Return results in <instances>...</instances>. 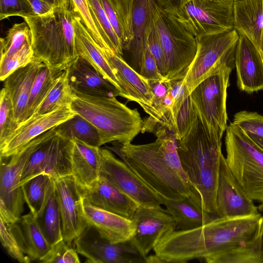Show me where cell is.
Masks as SVG:
<instances>
[{"label": "cell", "mask_w": 263, "mask_h": 263, "mask_svg": "<svg viewBox=\"0 0 263 263\" xmlns=\"http://www.w3.org/2000/svg\"><path fill=\"white\" fill-rule=\"evenodd\" d=\"M226 160L249 197L263 211V151L242 129L231 123L226 129Z\"/></svg>", "instance_id": "8992f818"}, {"label": "cell", "mask_w": 263, "mask_h": 263, "mask_svg": "<svg viewBox=\"0 0 263 263\" xmlns=\"http://www.w3.org/2000/svg\"><path fill=\"white\" fill-rule=\"evenodd\" d=\"M165 212L175 221V230H187L203 226L217 217L205 211L200 199L193 196L174 200L164 198Z\"/></svg>", "instance_id": "83f0119b"}, {"label": "cell", "mask_w": 263, "mask_h": 263, "mask_svg": "<svg viewBox=\"0 0 263 263\" xmlns=\"http://www.w3.org/2000/svg\"><path fill=\"white\" fill-rule=\"evenodd\" d=\"M233 28L257 48L263 32V0L234 2Z\"/></svg>", "instance_id": "4dcf8cb0"}, {"label": "cell", "mask_w": 263, "mask_h": 263, "mask_svg": "<svg viewBox=\"0 0 263 263\" xmlns=\"http://www.w3.org/2000/svg\"><path fill=\"white\" fill-rule=\"evenodd\" d=\"M43 64L33 59L27 65L15 70L4 81V88L11 100L15 119L18 125L23 121L32 84Z\"/></svg>", "instance_id": "484cf974"}, {"label": "cell", "mask_w": 263, "mask_h": 263, "mask_svg": "<svg viewBox=\"0 0 263 263\" xmlns=\"http://www.w3.org/2000/svg\"><path fill=\"white\" fill-rule=\"evenodd\" d=\"M68 146L72 175L81 190L91 187L100 178V147L77 139L69 140Z\"/></svg>", "instance_id": "cb8c5ba5"}, {"label": "cell", "mask_w": 263, "mask_h": 263, "mask_svg": "<svg viewBox=\"0 0 263 263\" xmlns=\"http://www.w3.org/2000/svg\"><path fill=\"white\" fill-rule=\"evenodd\" d=\"M36 218L44 236L51 246L63 239L61 214L54 184L43 212Z\"/></svg>", "instance_id": "8d00e7d4"}, {"label": "cell", "mask_w": 263, "mask_h": 263, "mask_svg": "<svg viewBox=\"0 0 263 263\" xmlns=\"http://www.w3.org/2000/svg\"><path fill=\"white\" fill-rule=\"evenodd\" d=\"M76 114L70 106H65L30 118L19 125L11 136L0 145L1 158H8L16 154L35 138Z\"/></svg>", "instance_id": "ac0fdd59"}, {"label": "cell", "mask_w": 263, "mask_h": 263, "mask_svg": "<svg viewBox=\"0 0 263 263\" xmlns=\"http://www.w3.org/2000/svg\"><path fill=\"white\" fill-rule=\"evenodd\" d=\"M246 0H234V2H242Z\"/></svg>", "instance_id": "9f6ffc18"}, {"label": "cell", "mask_w": 263, "mask_h": 263, "mask_svg": "<svg viewBox=\"0 0 263 263\" xmlns=\"http://www.w3.org/2000/svg\"><path fill=\"white\" fill-rule=\"evenodd\" d=\"M234 61L223 64L219 69L201 82L190 96L210 137L222 141L228 127L227 90Z\"/></svg>", "instance_id": "52a82bcc"}, {"label": "cell", "mask_w": 263, "mask_h": 263, "mask_svg": "<svg viewBox=\"0 0 263 263\" xmlns=\"http://www.w3.org/2000/svg\"><path fill=\"white\" fill-rule=\"evenodd\" d=\"M147 44L156 61L160 74L166 80L167 73V63L155 22L148 36Z\"/></svg>", "instance_id": "681fc988"}, {"label": "cell", "mask_w": 263, "mask_h": 263, "mask_svg": "<svg viewBox=\"0 0 263 263\" xmlns=\"http://www.w3.org/2000/svg\"><path fill=\"white\" fill-rule=\"evenodd\" d=\"M0 237L3 248L8 255L20 263H29L31 261L22 251L12 223H6L0 218Z\"/></svg>", "instance_id": "7bdbcfd3"}, {"label": "cell", "mask_w": 263, "mask_h": 263, "mask_svg": "<svg viewBox=\"0 0 263 263\" xmlns=\"http://www.w3.org/2000/svg\"><path fill=\"white\" fill-rule=\"evenodd\" d=\"M245 132L263 151V138L248 132Z\"/></svg>", "instance_id": "db71d44e"}, {"label": "cell", "mask_w": 263, "mask_h": 263, "mask_svg": "<svg viewBox=\"0 0 263 263\" xmlns=\"http://www.w3.org/2000/svg\"><path fill=\"white\" fill-rule=\"evenodd\" d=\"M196 56L184 78L189 93L223 64L234 61L239 38L235 29L197 37Z\"/></svg>", "instance_id": "30bf717a"}, {"label": "cell", "mask_w": 263, "mask_h": 263, "mask_svg": "<svg viewBox=\"0 0 263 263\" xmlns=\"http://www.w3.org/2000/svg\"><path fill=\"white\" fill-rule=\"evenodd\" d=\"M100 177L134 200L139 205L160 208L164 198L140 179L122 160L111 151L100 147Z\"/></svg>", "instance_id": "7c38bea8"}, {"label": "cell", "mask_w": 263, "mask_h": 263, "mask_svg": "<svg viewBox=\"0 0 263 263\" xmlns=\"http://www.w3.org/2000/svg\"><path fill=\"white\" fill-rule=\"evenodd\" d=\"M82 216L88 224L92 226L100 236L112 243L130 240L135 226L133 221L119 215L98 208L83 197Z\"/></svg>", "instance_id": "44dd1931"}, {"label": "cell", "mask_w": 263, "mask_h": 263, "mask_svg": "<svg viewBox=\"0 0 263 263\" xmlns=\"http://www.w3.org/2000/svg\"><path fill=\"white\" fill-rule=\"evenodd\" d=\"M53 184L54 180L49 175L42 174L21 186L25 202L35 218L43 212Z\"/></svg>", "instance_id": "e575fe53"}, {"label": "cell", "mask_w": 263, "mask_h": 263, "mask_svg": "<svg viewBox=\"0 0 263 263\" xmlns=\"http://www.w3.org/2000/svg\"><path fill=\"white\" fill-rule=\"evenodd\" d=\"M221 146L222 141L211 138L198 118L187 135L177 140L183 170L200 195L203 209L217 217L216 194L223 155Z\"/></svg>", "instance_id": "3957f363"}, {"label": "cell", "mask_w": 263, "mask_h": 263, "mask_svg": "<svg viewBox=\"0 0 263 263\" xmlns=\"http://www.w3.org/2000/svg\"><path fill=\"white\" fill-rule=\"evenodd\" d=\"M131 220L135 224V231L130 240L144 257L163 236L175 229L173 217L162 208L139 205Z\"/></svg>", "instance_id": "e0dca14e"}, {"label": "cell", "mask_w": 263, "mask_h": 263, "mask_svg": "<svg viewBox=\"0 0 263 263\" xmlns=\"http://www.w3.org/2000/svg\"><path fill=\"white\" fill-rule=\"evenodd\" d=\"M1 61L3 62L18 51L25 44H31V32L26 22L14 24L5 37L0 40Z\"/></svg>", "instance_id": "f35d334b"}, {"label": "cell", "mask_w": 263, "mask_h": 263, "mask_svg": "<svg viewBox=\"0 0 263 263\" xmlns=\"http://www.w3.org/2000/svg\"><path fill=\"white\" fill-rule=\"evenodd\" d=\"M216 204L218 217L249 216L259 210L234 176L223 155L220 162Z\"/></svg>", "instance_id": "9a60e30c"}, {"label": "cell", "mask_w": 263, "mask_h": 263, "mask_svg": "<svg viewBox=\"0 0 263 263\" xmlns=\"http://www.w3.org/2000/svg\"><path fill=\"white\" fill-rule=\"evenodd\" d=\"M73 25L75 32V47L77 55L88 61L106 79L122 93L113 70L77 13L73 20Z\"/></svg>", "instance_id": "f546056e"}, {"label": "cell", "mask_w": 263, "mask_h": 263, "mask_svg": "<svg viewBox=\"0 0 263 263\" xmlns=\"http://www.w3.org/2000/svg\"><path fill=\"white\" fill-rule=\"evenodd\" d=\"M263 226L259 213L249 216L217 217L201 227L174 230L163 236L153 250L161 263H185L210 258L252 239Z\"/></svg>", "instance_id": "6da1fadb"}, {"label": "cell", "mask_w": 263, "mask_h": 263, "mask_svg": "<svg viewBox=\"0 0 263 263\" xmlns=\"http://www.w3.org/2000/svg\"><path fill=\"white\" fill-rule=\"evenodd\" d=\"M12 226L22 251L31 261L38 262L50 249L51 245L30 212L22 215Z\"/></svg>", "instance_id": "f1b7e54d"}, {"label": "cell", "mask_w": 263, "mask_h": 263, "mask_svg": "<svg viewBox=\"0 0 263 263\" xmlns=\"http://www.w3.org/2000/svg\"><path fill=\"white\" fill-rule=\"evenodd\" d=\"M18 126L11 100L3 87L0 92V145L11 136Z\"/></svg>", "instance_id": "60d3db41"}, {"label": "cell", "mask_w": 263, "mask_h": 263, "mask_svg": "<svg viewBox=\"0 0 263 263\" xmlns=\"http://www.w3.org/2000/svg\"><path fill=\"white\" fill-rule=\"evenodd\" d=\"M152 92L151 104L142 107L148 115L143 120L141 132L153 133L158 125L174 132L175 103L170 89V81H148Z\"/></svg>", "instance_id": "7402d4cb"}, {"label": "cell", "mask_w": 263, "mask_h": 263, "mask_svg": "<svg viewBox=\"0 0 263 263\" xmlns=\"http://www.w3.org/2000/svg\"><path fill=\"white\" fill-rule=\"evenodd\" d=\"M77 252L90 263H147L132 240L112 243L102 237L92 226L87 227L73 241Z\"/></svg>", "instance_id": "4fadbf2b"}, {"label": "cell", "mask_w": 263, "mask_h": 263, "mask_svg": "<svg viewBox=\"0 0 263 263\" xmlns=\"http://www.w3.org/2000/svg\"><path fill=\"white\" fill-rule=\"evenodd\" d=\"M55 134L53 127L32 140L16 154L1 158L0 218L6 223H15L23 212L25 201L20 183L27 161L42 143Z\"/></svg>", "instance_id": "9c48e42d"}, {"label": "cell", "mask_w": 263, "mask_h": 263, "mask_svg": "<svg viewBox=\"0 0 263 263\" xmlns=\"http://www.w3.org/2000/svg\"><path fill=\"white\" fill-rule=\"evenodd\" d=\"M234 0H194L175 14L195 37L233 29Z\"/></svg>", "instance_id": "8fae6325"}, {"label": "cell", "mask_w": 263, "mask_h": 263, "mask_svg": "<svg viewBox=\"0 0 263 263\" xmlns=\"http://www.w3.org/2000/svg\"><path fill=\"white\" fill-rule=\"evenodd\" d=\"M73 94V91L68 83L67 70L65 69L58 76L54 84L32 117L50 112L62 106H70Z\"/></svg>", "instance_id": "74e56055"}, {"label": "cell", "mask_w": 263, "mask_h": 263, "mask_svg": "<svg viewBox=\"0 0 263 263\" xmlns=\"http://www.w3.org/2000/svg\"><path fill=\"white\" fill-rule=\"evenodd\" d=\"M36 15L28 0H0V20L12 16Z\"/></svg>", "instance_id": "c3c4849f"}, {"label": "cell", "mask_w": 263, "mask_h": 263, "mask_svg": "<svg viewBox=\"0 0 263 263\" xmlns=\"http://www.w3.org/2000/svg\"><path fill=\"white\" fill-rule=\"evenodd\" d=\"M153 15L167 63L166 80L182 79L196 56V38L175 15L163 10L157 2Z\"/></svg>", "instance_id": "ba28073f"}, {"label": "cell", "mask_w": 263, "mask_h": 263, "mask_svg": "<svg viewBox=\"0 0 263 263\" xmlns=\"http://www.w3.org/2000/svg\"><path fill=\"white\" fill-rule=\"evenodd\" d=\"M231 123L244 131L263 138V116L256 112L240 111L234 115Z\"/></svg>", "instance_id": "7dc6e473"}, {"label": "cell", "mask_w": 263, "mask_h": 263, "mask_svg": "<svg viewBox=\"0 0 263 263\" xmlns=\"http://www.w3.org/2000/svg\"><path fill=\"white\" fill-rule=\"evenodd\" d=\"M257 48L259 50V52L260 54L262 60L263 61V32L261 35L260 43H259L258 46H257Z\"/></svg>", "instance_id": "11a10c76"}, {"label": "cell", "mask_w": 263, "mask_h": 263, "mask_svg": "<svg viewBox=\"0 0 263 263\" xmlns=\"http://www.w3.org/2000/svg\"><path fill=\"white\" fill-rule=\"evenodd\" d=\"M238 34L234 57L237 86L248 93L263 90V61L259 50L245 35Z\"/></svg>", "instance_id": "d6986e66"}, {"label": "cell", "mask_w": 263, "mask_h": 263, "mask_svg": "<svg viewBox=\"0 0 263 263\" xmlns=\"http://www.w3.org/2000/svg\"><path fill=\"white\" fill-rule=\"evenodd\" d=\"M55 190L59 203L63 238L69 245L85 230L87 223L82 216V191L72 175L54 180Z\"/></svg>", "instance_id": "2e32d148"}, {"label": "cell", "mask_w": 263, "mask_h": 263, "mask_svg": "<svg viewBox=\"0 0 263 263\" xmlns=\"http://www.w3.org/2000/svg\"><path fill=\"white\" fill-rule=\"evenodd\" d=\"M123 50H127L133 39L132 16L134 0H99Z\"/></svg>", "instance_id": "1f68e13d"}, {"label": "cell", "mask_w": 263, "mask_h": 263, "mask_svg": "<svg viewBox=\"0 0 263 263\" xmlns=\"http://www.w3.org/2000/svg\"><path fill=\"white\" fill-rule=\"evenodd\" d=\"M90 10L103 31L110 48L117 53L123 54L121 42L114 31L110 23L99 0H87Z\"/></svg>", "instance_id": "b9f144b4"}, {"label": "cell", "mask_w": 263, "mask_h": 263, "mask_svg": "<svg viewBox=\"0 0 263 263\" xmlns=\"http://www.w3.org/2000/svg\"><path fill=\"white\" fill-rule=\"evenodd\" d=\"M156 0H134L132 24L133 39L128 49L130 62L144 59L147 39L154 23L153 8Z\"/></svg>", "instance_id": "4316f807"}, {"label": "cell", "mask_w": 263, "mask_h": 263, "mask_svg": "<svg viewBox=\"0 0 263 263\" xmlns=\"http://www.w3.org/2000/svg\"><path fill=\"white\" fill-rule=\"evenodd\" d=\"M54 130L57 135L68 140L77 139L98 147L105 144L100 131L78 114L55 126Z\"/></svg>", "instance_id": "d6a6232c"}, {"label": "cell", "mask_w": 263, "mask_h": 263, "mask_svg": "<svg viewBox=\"0 0 263 263\" xmlns=\"http://www.w3.org/2000/svg\"><path fill=\"white\" fill-rule=\"evenodd\" d=\"M207 263H263V226L252 239L210 258Z\"/></svg>", "instance_id": "836d02e7"}, {"label": "cell", "mask_w": 263, "mask_h": 263, "mask_svg": "<svg viewBox=\"0 0 263 263\" xmlns=\"http://www.w3.org/2000/svg\"><path fill=\"white\" fill-rule=\"evenodd\" d=\"M152 143L133 144L114 142L106 146L116 153L144 182L164 198L177 200L200 195L189 180L181 166L174 133L158 125Z\"/></svg>", "instance_id": "7a4b0ae2"}, {"label": "cell", "mask_w": 263, "mask_h": 263, "mask_svg": "<svg viewBox=\"0 0 263 263\" xmlns=\"http://www.w3.org/2000/svg\"><path fill=\"white\" fill-rule=\"evenodd\" d=\"M98 47L116 75L123 97L137 102L141 107L149 105L152 92L149 82L127 64L121 55L110 48Z\"/></svg>", "instance_id": "ffe728a7"}, {"label": "cell", "mask_w": 263, "mask_h": 263, "mask_svg": "<svg viewBox=\"0 0 263 263\" xmlns=\"http://www.w3.org/2000/svg\"><path fill=\"white\" fill-rule=\"evenodd\" d=\"M92 204L131 219L139 205L106 179L100 177L90 188L81 190Z\"/></svg>", "instance_id": "d4e9b609"}, {"label": "cell", "mask_w": 263, "mask_h": 263, "mask_svg": "<svg viewBox=\"0 0 263 263\" xmlns=\"http://www.w3.org/2000/svg\"><path fill=\"white\" fill-rule=\"evenodd\" d=\"M197 118V112L189 95L182 103L177 116L174 132L177 140L187 135Z\"/></svg>", "instance_id": "f6af8a7d"}, {"label": "cell", "mask_w": 263, "mask_h": 263, "mask_svg": "<svg viewBox=\"0 0 263 263\" xmlns=\"http://www.w3.org/2000/svg\"><path fill=\"white\" fill-rule=\"evenodd\" d=\"M62 71L52 69L44 64L41 66L32 84L27 108L20 124L34 114Z\"/></svg>", "instance_id": "d590c367"}, {"label": "cell", "mask_w": 263, "mask_h": 263, "mask_svg": "<svg viewBox=\"0 0 263 263\" xmlns=\"http://www.w3.org/2000/svg\"><path fill=\"white\" fill-rule=\"evenodd\" d=\"M66 69L68 83L73 92L122 97V93L119 89L81 56L78 55Z\"/></svg>", "instance_id": "603a6c76"}, {"label": "cell", "mask_w": 263, "mask_h": 263, "mask_svg": "<svg viewBox=\"0 0 263 263\" xmlns=\"http://www.w3.org/2000/svg\"><path fill=\"white\" fill-rule=\"evenodd\" d=\"M33 59L31 44H25L12 56L3 62H0V80L4 81L11 73L27 65Z\"/></svg>", "instance_id": "ee69618b"}, {"label": "cell", "mask_w": 263, "mask_h": 263, "mask_svg": "<svg viewBox=\"0 0 263 263\" xmlns=\"http://www.w3.org/2000/svg\"><path fill=\"white\" fill-rule=\"evenodd\" d=\"M70 107L100 131L105 144L129 143L141 132L143 119L138 110L129 108L116 97L73 92Z\"/></svg>", "instance_id": "5b68a950"}, {"label": "cell", "mask_w": 263, "mask_h": 263, "mask_svg": "<svg viewBox=\"0 0 263 263\" xmlns=\"http://www.w3.org/2000/svg\"><path fill=\"white\" fill-rule=\"evenodd\" d=\"M54 9H73L71 0H44Z\"/></svg>", "instance_id": "f5cc1de1"}, {"label": "cell", "mask_w": 263, "mask_h": 263, "mask_svg": "<svg viewBox=\"0 0 263 263\" xmlns=\"http://www.w3.org/2000/svg\"><path fill=\"white\" fill-rule=\"evenodd\" d=\"M36 15H41L48 13L54 8L44 0H28Z\"/></svg>", "instance_id": "816d5d0a"}, {"label": "cell", "mask_w": 263, "mask_h": 263, "mask_svg": "<svg viewBox=\"0 0 263 263\" xmlns=\"http://www.w3.org/2000/svg\"><path fill=\"white\" fill-rule=\"evenodd\" d=\"M194 0H156L157 3L164 11L175 14L184 5Z\"/></svg>", "instance_id": "f907efd6"}, {"label": "cell", "mask_w": 263, "mask_h": 263, "mask_svg": "<svg viewBox=\"0 0 263 263\" xmlns=\"http://www.w3.org/2000/svg\"><path fill=\"white\" fill-rule=\"evenodd\" d=\"M71 1L74 10L97 45L102 48H110L106 36L90 10L87 0Z\"/></svg>", "instance_id": "ab89813d"}, {"label": "cell", "mask_w": 263, "mask_h": 263, "mask_svg": "<svg viewBox=\"0 0 263 263\" xmlns=\"http://www.w3.org/2000/svg\"><path fill=\"white\" fill-rule=\"evenodd\" d=\"M76 250L63 239L51 247L48 253L38 262L43 263H79Z\"/></svg>", "instance_id": "bcb514c9"}, {"label": "cell", "mask_w": 263, "mask_h": 263, "mask_svg": "<svg viewBox=\"0 0 263 263\" xmlns=\"http://www.w3.org/2000/svg\"><path fill=\"white\" fill-rule=\"evenodd\" d=\"M68 141L55 134L42 143L27 161L20 186L42 174L49 175L53 180L72 175Z\"/></svg>", "instance_id": "5bb4252c"}, {"label": "cell", "mask_w": 263, "mask_h": 263, "mask_svg": "<svg viewBox=\"0 0 263 263\" xmlns=\"http://www.w3.org/2000/svg\"><path fill=\"white\" fill-rule=\"evenodd\" d=\"M73 9L55 8L41 15L24 17L31 32L34 59L62 71L78 57L75 47Z\"/></svg>", "instance_id": "277c9868"}]
</instances>
